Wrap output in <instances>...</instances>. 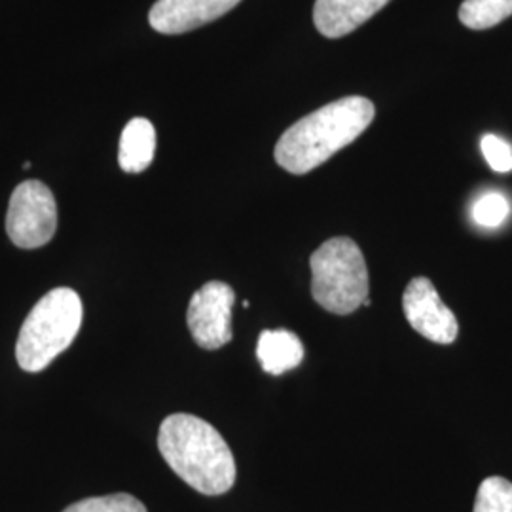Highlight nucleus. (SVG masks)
<instances>
[{
	"label": "nucleus",
	"mask_w": 512,
	"mask_h": 512,
	"mask_svg": "<svg viewBox=\"0 0 512 512\" xmlns=\"http://www.w3.org/2000/svg\"><path fill=\"white\" fill-rule=\"evenodd\" d=\"M374 103L349 95L300 118L275 145V162L293 175H306L351 145L374 120Z\"/></svg>",
	"instance_id": "f257e3e1"
},
{
	"label": "nucleus",
	"mask_w": 512,
	"mask_h": 512,
	"mask_svg": "<svg viewBox=\"0 0 512 512\" xmlns=\"http://www.w3.org/2000/svg\"><path fill=\"white\" fill-rule=\"evenodd\" d=\"M158 448L175 475L203 495H222L236 484V459L219 431L192 414L162 421Z\"/></svg>",
	"instance_id": "f03ea898"
},
{
	"label": "nucleus",
	"mask_w": 512,
	"mask_h": 512,
	"mask_svg": "<svg viewBox=\"0 0 512 512\" xmlns=\"http://www.w3.org/2000/svg\"><path fill=\"white\" fill-rule=\"evenodd\" d=\"M82 300L69 287L44 294L19 330L16 359L25 372H40L69 348L82 325Z\"/></svg>",
	"instance_id": "7ed1b4c3"
},
{
	"label": "nucleus",
	"mask_w": 512,
	"mask_h": 512,
	"mask_svg": "<svg viewBox=\"0 0 512 512\" xmlns=\"http://www.w3.org/2000/svg\"><path fill=\"white\" fill-rule=\"evenodd\" d=\"M311 294L323 310L349 315L368 298V268L351 238L325 241L310 258Z\"/></svg>",
	"instance_id": "20e7f679"
},
{
	"label": "nucleus",
	"mask_w": 512,
	"mask_h": 512,
	"mask_svg": "<svg viewBox=\"0 0 512 512\" xmlns=\"http://www.w3.org/2000/svg\"><path fill=\"white\" fill-rule=\"evenodd\" d=\"M57 230V203L54 192L40 181H25L12 192L6 232L19 249L48 245Z\"/></svg>",
	"instance_id": "39448f33"
},
{
	"label": "nucleus",
	"mask_w": 512,
	"mask_h": 512,
	"mask_svg": "<svg viewBox=\"0 0 512 512\" xmlns=\"http://www.w3.org/2000/svg\"><path fill=\"white\" fill-rule=\"evenodd\" d=\"M234 302V289L222 281H209L192 294L186 311V323L200 348L215 351L232 342Z\"/></svg>",
	"instance_id": "423d86ee"
},
{
	"label": "nucleus",
	"mask_w": 512,
	"mask_h": 512,
	"mask_svg": "<svg viewBox=\"0 0 512 512\" xmlns=\"http://www.w3.org/2000/svg\"><path fill=\"white\" fill-rule=\"evenodd\" d=\"M403 310L410 327L423 338L448 346L456 342L459 325L454 311L442 300L427 277H416L406 285L403 294Z\"/></svg>",
	"instance_id": "0eeeda50"
},
{
	"label": "nucleus",
	"mask_w": 512,
	"mask_h": 512,
	"mask_svg": "<svg viewBox=\"0 0 512 512\" xmlns=\"http://www.w3.org/2000/svg\"><path fill=\"white\" fill-rule=\"evenodd\" d=\"M239 2L241 0H158L148 12V23L162 35H183L222 18Z\"/></svg>",
	"instance_id": "6e6552de"
},
{
	"label": "nucleus",
	"mask_w": 512,
	"mask_h": 512,
	"mask_svg": "<svg viewBox=\"0 0 512 512\" xmlns=\"http://www.w3.org/2000/svg\"><path fill=\"white\" fill-rule=\"evenodd\" d=\"M389 0H315L313 23L327 38H342L378 14Z\"/></svg>",
	"instance_id": "1a4fd4ad"
},
{
	"label": "nucleus",
	"mask_w": 512,
	"mask_h": 512,
	"mask_svg": "<svg viewBox=\"0 0 512 512\" xmlns=\"http://www.w3.org/2000/svg\"><path fill=\"white\" fill-rule=\"evenodd\" d=\"M304 344L291 330H262L256 346V357L264 372L281 376L304 361Z\"/></svg>",
	"instance_id": "9d476101"
},
{
	"label": "nucleus",
	"mask_w": 512,
	"mask_h": 512,
	"mask_svg": "<svg viewBox=\"0 0 512 512\" xmlns=\"http://www.w3.org/2000/svg\"><path fill=\"white\" fill-rule=\"evenodd\" d=\"M156 154V129L147 118H133L122 131L118 164L126 173H143Z\"/></svg>",
	"instance_id": "9b49d317"
},
{
	"label": "nucleus",
	"mask_w": 512,
	"mask_h": 512,
	"mask_svg": "<svg viewBox=\"0 0 512 512\" xmlns=\"http://www.w3.org/2000/svg\"><path fill=\"white\" fill-rule=\"evenodd\" d=\"M512 16V0H465L459 8V21L475 31L492 29Z\"/></svg>",
	"instance_id": "f8f14e48"
},
{
	"label": "nucleus",
	"mask_w": 512,
	"mask_h": 512,
	"mask_svg": "<svg viewBox=\"0 0 512 512\" xmlns=\"http://www.w3.org/2000/svg\"><path fill=\"white\" fill-rule=\"evenodd\" d=\"M473 512H512V482L503 476L486 478L478 488Z\"/></svg>",
	"instance_id": "ddd939ff"
},
{
	"label": "nucleus",
	"mask_w": 512,
	"mask_h": 512,
	"mask_svg": "<svg viewBox=\"0 0 512 512\" xmlns=\"http://www.w3.org/2000/svg\"><path fill=\"white\" fill-rule=\"evenodd\" d=\"M63 512H147V507L133 495L112 494L82 499Z\"/></svg>",
	"instance_id": "4468645a"
},
{
	"label": "nucleus",
	"mask_w": 512,
	"mask_h": 512,
	"mask_svg": "<svg viewBox=\"0 0 512 512\" xmlns=\"http://www.w3.org/2000/svg\"><path fill=\"white\" fill-rule=\"evenodd\" d=\"M509 215L511 203L499 192H488L473 205V220L482 228H499Z\"/></svg>",
	"instance_id": "2eb2a0df"
},
{
	"label": "nucleus",
	"mask_w": 512,
	"mask_h": 512,
	"mask_svg": "<svg viewBox=\"0 0 512 512\" xmlns=\"http://www.w3.org/2000/svg\"><path fill=\"white\" fill-rule=\"evenodd\" d=\"M482 154L486 162L497 173H509L512 171V147L497 135H484L480 141Z\"/></svg>",
	"instance_id": "dca6fc26"
},
{
	"label": "nucleus",
	"mask_w": 512,
	"mask_h": 512,
	"mask_svg": "<svg viewBox=\"0 0 512 512\" xmlns=\"http://www.w3.org/2000/svg\"><path fill=\"white\" fill-rule=\"evenodd\" d=\"M23 169H31V162H25V164H23Z\"/></svg>",
	"instance_id": "f3484780"
}]
</instances>
